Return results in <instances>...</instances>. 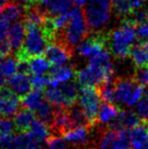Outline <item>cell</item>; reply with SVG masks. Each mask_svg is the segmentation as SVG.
<instances>
[{"mask_svg": "<svg viewBox=\"0 0 148 149\" xmlns=\"http://www.w3.org/2000/svg\"><path fill=\"white\" fill-rule=\"evenodd\" d=\"M26 29L24 45L15 53L17 60H28L45 54L48 45L54 41V37L45 29V26L24 24Z\"/></svg>", "mask_w": 148, "mask_h": 149, "instance_id": "1", "label": "cell"}, {"mask_svg": "<svg viewBox=\"0 0 148 149\" xmlns=\"http://www.w3.org/2000/svg\"><path fill=\"white\" fill-rule=\"evenodd\" d=\"M137 26L130 20L123 18L122 24L117 30L109 33V46L115 57L125 59L130 56V51L137 38Z\"/></svg>", "mask_w": 148, "mask_h": 149, "instance_id": "2", "label": "cell"}, {"mask_svg": "<svg viewBox=\"0 0 148 149\" xmlns=\"http://www.w3.org/2000/svg\"><path fill=\"white\" fill-rule=\"evenodd\" d=\"M91 33V30L86 22L83 10L77 7L73 8V15L69 24L61 31L56 33L55 39L60 40L74 50L75 46L79 45ZM54 39V40H55Z\"/></svg>", "mask_w": 148, "mask_h": 149, "instance_id": "3", "label": "cell"}, {"mask_svg": "<svg viewBox=\"0 0 148 149\" xmlns=\"http://www.w3.org/2000/svg\"><path fill=\"white\" fill-rule=\"evenodd\" d=\"M113 0H86L83 14L91 31H101L110 20Z\"/></svg>", "mask_w": 148, "mask_h": 149, "instance_id": "4", "label": "cell"}, {"mask_svg": "<svg viewBox=\"0 0 148 149\" xmlns=\"http://www.w3.org/2000/svg\"><path fill=\"white\" fill-rule=\"evenodd\" d=\"M45 96L53 106L70 108L76 104L79 91L74 82H65L48 87L45 91Z\"/></svg>", "mask_w": 148, "mask_h": 149, "instance_id": "5", "label": "cell"}, {"mask_svg": "<svg viewBox=\"0 0 148 149\" xmlns=\"http://www.w3.org/2000/svg\"><path fill=\"white\" fill-rule=\"evenodd\" d=\"M143 93V86L133 78H116L115 100L119 104L132 107L139 102Z\"/></svg>", "mask_w": 148, "mask_h": 149, "instance_id": "6", "label": "cell"}, {"mask_svg": "<svg viewBox=\"0 0 148 149\" xmlns=\"http://www.w3.org/2000/svg\"><path fill=\"white\" fill-rule=\"evenodd\" d=\"M101 100V97L97 88H94L93 86H81L79 89V106L85 113L91 126L97 125Z\"/></svg>", "mask_w": 148, "mask_h": 149, "instance_id": "7", "label": "cell"}, {"mask_svg": "<svg viewBox=\"0 0 148 149\" xmlns=\"http://www.w3.org/2000/svg\"><path fill=\"white\" fill-rule=\"evenodd\" d=\"M109 43V33L94 31L77 46V52L83 58L91 60L106 49Z\"/></svg>", "mask_w": 148, "mask_h": 149, "instance_id": "8", "label": "cell"}, {"mask_svg": "<svg viewBox=\"0 0 148 149\" xmlns=\"http://www.w3.org/2000/svg\"><path fill=\"white\" fill-rule=\"evenodd\" d=\"M76 80L81 86H99L101 83L108 79L115 78L114 75H111L99 65L89 62L88 66L76 71L75 73Z\"/></svg>", "mask_w": 148, "mask_h": 149, "instance_id": "9", "label": "cell"}, {"mask_svg": "<svg viewBox=\"0 0 148 149\" xmlns=\"http://www.w3.org/2000/svg\"><path fill=\"white\" fill-rule=\"evenodd\" d=\"M42 143L30 132L0 136V149H39Z\"/></svg>", "mask_w": 148, "mask_h": 149, "instance_id": "10", "label": "cell"}, {"mask_svg": "<svg viewBox=\"0 0 148 149\" xmlns=\"http://www.w3.org/2000/svg\"><path fill=\"white\" fill-rule=\"evenodd\" d=\"M72 48L60 40L55 39L48 45L45 51V57L53 65H64L73 56Z\"/></svg>", "mask_w": 148, "mask_h": 149, "instance_id": "11", "label": "cell"}, {"mask_svg": "<svg viewBox=\"0 0 148 149\" xmlns=\"http://www.w3.org/2000/svg\"><path fill=\"white\" fill-rule=\"evenodd\" d=\"M19 97L7 87L0 89V114L4 117L15 115L19 110Z\"/></svg>", "mask_w": 148, "mask_h": 149, "instance_id": "12", "label": "cell"}, {"mask_svg": "<svg viewBox=\"0 0 148 149\" xmlns=\"http://www.w3.org/2000/svg\"><path fill=\"white\" fill-rule=\"evenodd\" d=\"M32 86L33 85L28 75L22 74L19 72L9 77L6 82V87L9 88L16 96L20 98L26 96L31 91Z\"/></svg>", "mask_w": 148, "mask_h": 149, "instance_id": "13", "label": "cell"}, {"mask_svg": "<svg viewBox=\"0 0 148 149\" xmlns=\"http://www.w3.org/2000/svg\"><path fill=\"white\" fill-rule=\"evenodd\" d=\"M75 70L67 65H54L48 73L50 85H58L70 81L75 75Z\"/></svg>", "mask_w": 148, "mask_h": 149, "instance_id": "14", "label": "cell"}, {"mask_svg": "<svg viewBox=\"0 0 148 149\" xmlns=\"http://www.w3.org/2000/svg\"><path fill=\"white\" fill-rule=\"evenodd\" d=\"M139 123H140V119L136 113L129 110H120V113L116 120L110 124V128L115 130H130Z\"/></svg>", "mask_w": 148, "mask_h": 149, "instance_id": "15", "label": "cell"}, {"mask_svg": "<svg viewBox=\"0 0 148 149\" xmlns=\"http://www.w3.org/2000/svg\"><path fill=\"white\" fill-rule=\"evenodd\" d=\"M26 29L24 22H13L9 28V31L7 35V40L12 48V52H17L24 45V39H26Z\"/></svg>", "mask_w": 148, "mask_h": 149, "instance_id": "16", "label": "cell"}, {"mask_svg": "<svg viewBox=\"0 0 148 149\" xmlns=\"http://www.w3.org/2000/svg\"><path fill=\"white\" fill-rule=\"evenodd\" d=\"M148 140V124L140 122L130 129V144L132 149H145Z\"/></svg>", "mask_w": 148, "mask_h": 149, "instance_id": "17", "label": "cell"}, {"mask_svg": "<svg viewBox=\"0 0 148 149\" xmlns=\"http://www.w3.org/2000/svg\"><path fill=\"white\" fill-rule=\"evenodd\" d=\"M144 6V0H113V8L119 17H126Z\"/></svg>", "mask_w": 148, "mask_h": 149, "instance_id": "18", "label": "cell"}, {"mask_svg": "<svg viewBox=\"0 0 148 149\" xmlns=\"http://www.w3.org/2000/svg\"><path fill=\"white\" fill-rule=\"evenodd\" d=\"M2 17L8 22H16L19 19H24L26 14V8L15 2L8 1L3 4L1 10Z\"/></svg>", "mask_w": 148, "mask_h": 149, "instance_id": "19", "label": "cell"}, {"mask_svg": "<svg viewBox=\"0 0 148 149\" xmlns=\"http://www.w3.org/2000/svg\"><path fill=\"white\" fill-rule=\"evenodd\" d=\"M67 112L71 129H74V128L77 127H91L86 115H85V113L83 112V110L79 104L77 106L75 104L70 108H67Z\"/></svg>", "mask_w": 148, "mask_h": 149, "instance_id": "20", "label": "cell"}, {"mask_svg": "<svg viewBox=\"0 0 148 149\" xmlns=\"http://www.w3.org/2000/svg\"><path fill=\"white\" fill-rule=\"evenodd\" d=\"M37 119L36 114L30 110H22L15 114L13 123L15 126V130L20 133H26L30 131V128L34 121Z\"/></svg>", "mask_w": 148, "mask_h": 149, "instance_id": "21", "label": "cell"}, {"mask_svg": "<svg viewBox=\"0 0 148 149\" xmlns=\"http://www.w3.org/2000/svg\"><path fill=\"white\" fill-rule=\"evenodd\" d=\"M73 0H50V2L42 9L48 16H56L73 8Z\"/></svg>", "mask_w": 148, "mask_h": 149, "instance_id": "22", "label": "cell"}, {"mask_svg": "<svg viewBox=\"0 0 148 149\" xmlns=\"http://www.w3.org/2000/svg\"><path fill=\"white\" fill-rule=\"evenodd\" d=\"M89 127H77L67 131L63 135V138L67 143L74 145H84L88 140Z\"/></svg>", "mask_w": 148, "mask_h": 149, "instance_id": "23", "label": "cell"}, {"mask_svg": "<svg viewBox=\"0 0 148 149\" xmlns=\"http://www.w3.org/2000/svg\"><path fill=\"white\" fill-rule=\"evenodd\" d=\"M130 56L137 67L148 65V41L134 44L130 51Z\"/></svg>", "mask_w": 148, "mask_h": 149, "instance_id": "24", "label": "cell"}, {"mask_svg": "<svg viewBox=\"0 0 148 149\" xmlns=\"http://www.w3.org/2000/svg\"><path fill=\"white\" fill-rule=\"evenodd\" d=\"M44 102V93L42 89L34 88L22 98V104L24 109L35 112Z\"/></svg>", "mask_w": 148, "mask_h": 149, "instance_id": "25", "label": "cell"}, {"mask_svg": "<svg viewBox=\"0 0 148 149\" xmlns=\"http://www.w3.org/2000/svg\"><path fill=\"white\" fill-rule=\"evenodd\" d=\"M120 110L118 107H116L114 104H104L101 106L97 114V123L99 124H111L113 121H115L118 117Z\"/></svg>", "mask_w": 148, "mask_h": 149, "instance_id": "26", "label": "cell"}, {"mask_svg": "<svg viewBox=\"0 0 148 149\" xmlns=\"http://www.w3.org/2000/svg\"><path fill=\"white\" fill-rule=\"evenodd\" d=\"M97 90L101 95V100L108 104H114L115 100V91H116V77L115 78L108 79L97 86Z\"/></svg>", "mask_w": 148, "mask_h": 149, "instance_id": "27", "label": "cell"}, {"mask_svg": "<svg viewBox=\"0 0 148 149\" xmlns=\"http://www.w3.org/2000/svg\"><path fill=\"white\" fill-rule=\"evenodd\" d=\"M30 133L32 134L33 136H35L37 139H39L41 142L48 141V140L52 137L50 128L48 127L47 124H45L44 122L40 121V120H38V119L35 120L34 123L31 126Z\"/></svg>", "mask_w": 148, "mask_h": 149, "instance_id": "28", "label": "cell"}, {"mask_svg": "<svg viewBox=\"0 0 148 149\" xmlns=\"http://www.w3.org/2000/svg\"><path fill=\"white\" fill-rule=\"evenodd\" d=\"M31 68V74L33 75H44L46 72H49L51 69V63L46 57L38 56L28 59Z\"/></svg>", "mask_w": 148, "mask_h": 149, "instance_id": "29", "label": "cell"}, {"mask_svg": "<svg viewBox=\"0 0 148 149\" xmlns=\"http://www.w3.org/2000/svg\"><path fill=\"white\" fill-rule=\"evenodd\" d=\"M53 104H51L49 102H46L44 100L42 102V104L35 111V114L38 120L44 122L45 124H47L48 126L51 124L52 120L54 117V110H55V107H52Z\"/></svg>", "mask_w": 148, "mask_h": 149, "instance_id": "30", "label": "cell"}, {"mask_svg": "<svg viewBox=\"0 0 148 149\" xmlns=\"http://www.w3.org/2000/svg\"><path fill=\"white\" fill-rule=\"evenodd\" d=\"M124 18L125 19L130 20L135 26H140V24H143L148 22V10L146 8H144V6H143V7L133 11L132 13L129 14L128 16H126V17H124Z\"/></svg>", "mask_w": 148, "mask_h": 149, "instance_id": "31", "label": "cell"}, {"mask_svg": "<svg viewBox=\"0 0 148 149\" xmlns=\"http://www.w3.org/2000/svg\"><path fill=\"white\" fill-rule=\"evenodd\" d=\"M17 59H14L12 57H8L7 59L0 62V70L4 74L5 77H11L17 71Z\"/></svg>", "mask_w": 148, "mask_h": 149, "instance_id": "32", "label": "cell"}, {"mask_svg": "<svg viewBox=\"0 0 148 149\" xmlns=\"http://www.w3.org/2000/svg\"><path fill=\"white\" fill-rule=\"evenodd\" d=\"M135 113L141 122L148 123V96L145 95L139 100V102L136 104L135 107Z\"/></svg>", "mask_w": 148, "mask_h": 149, "instance_id": "33", "label": "cell"}, {"mask_svg": "<svg viewBox=\"0 0 148 149\" xmlns=\"http://www.w3.org/2000/svg\"><path fill=\"white\" fill-rule=\"evenodd\" d=\"M132 78L134 79L138 84L142 85V86L148 85V65L137 67V68L135 69Z\"/></svg>", "mask_w": 148, "mask_h": 149, "instance_id": "34", "label": "cell"}, {"mask_svg": "<svg viewBox=\"0 0 148 149\" xmlns=\"http://www.w3.org/2000/svg\"><path fill=\"white\" fill-rule=\"evenodd\" d=\"M15 126L14 123L8 118H1L0 119V136L10 135L13 133Z\"/></svg>", "mask_w": 148, "mask_h": 149, "instance_id": "35", "label": "cell"}, {"mask_svg": "<svg viewBox=\"0 0 148 149\" xmlns=\"http://www.w3.org/2000/svg\"><path fill=\"white\" fill-rule=\"evenodd\" d=\"M31 82L34 88L43 90V88L50 84V79L49 77L44 76V75H34L33 77H31Z\"/></svg>", "mask_w": 148, "mask_h": 149, "instance_id": "36", "label": "cell"}, {"mask_svg": "<svg viewBox=\"0 0 148 149\" xmlns=\"http://www.w3.org/2000/svg\"><path fill=\"white\" fill-rule=\"evenodd\" d=\"M47 143L48 147L50 149H68L66 142L63 141L60 137H57V136L51 137L47 141Z\"/></svg>", "mask_w": 148, "mask_h": 149, "instance_id": "37", "label": "cell"}, {"mask_svg": "<svg viewBox=\"0 0 148 149\" xmlns=\"http://www.w3.org/2000/svg\"><path fill=\"white\" fill-rule=\"evenodd\" d=\"M136 33H137V38H138L139 41L147 42L148 41V22L137 26Z\"/></svg>", "mask_w": 148, "mask_h": 149, "instance_id": "38", "label": "cell"}, {"mask_svg": "<svg viewBox=\"0 0 148 149\" xmlns=\"http://www.w3.org/2000/svg\"><path fill=\"white\" fill-rule=\"evenodd\" d=\"M9 24L6 19H4L3 17H0V41L6 39L9 31Z\"/></svg>", "mask_w": 148, "mask_h": 149, "instance_id": "39", "label": "cell"}, {"mask_svg": "<svg viewBox=\"0 0 148 149\" xmlns=\"http://www.w3.org/2000/svg\"><path fill=\"white\" fill-rule=\"evenodd\" d=\"M0 51L2 52L4 56H9L12 53V48L10 46L9 42H8L7 38L0 41Z\"/></svg>", "mask_w": 148, "mask_h": 149, "instance_id": "40", "label": "cell"}, {"mask_svg": "<svg viewBox=\"0 0 148 149\" xmlns=\"http://www.w3.org/2000/svg\"><path fill=\"white\" fill-rule=\"evenodd\" d=\"M10 1L15 2V3L24 6V8H28L32 5H35V0H10Z\"/></svg>", "mask_w": 148, "mask_h": 149, "instance_id": "41", "label": "cell"}, {"mask_svg": "<svg viewBox=\"0 0 148 149\" xmlns=\"http://www.w3.org/2000/svg\"><path fill=\"white\" fill-rule=\"evenodd\" d=\"M6 82H7V80H6V77L4 76V74L2 73V71L0 70V88H2V87H5Z\"/></svg>", "mask_w": 148, "mask_h": 149, "instance_id": "42", "label": "cell"}, {"mask_svg": "<svg viewBox=\"0 0 148 149\" xmlns=\"http://www.w3.org/2000/svg\"><path fill=\"white\" fill-rule=\"evenodd\" d=\"M73 1L77 6H82L86 3V0H73Z\"/></svg>", "mask_w": 148, "mask_h": 149, "instance_id": "43", "label": "cell"}, {"mask_svg": "<svg viewBox=\"0 0 148 149\" xmlns=\"http://www.w3.org/2000/svg\"><path fill=\"white\" fill-rule=\"evenodd\" d=\"M3 57H4V55H3V54H2V52L0 51V62H1V61H2V58H3Z\"/></svg>", "mask_w": 148, "mask_h": 149, "instance_id": "44", "label": "cell"}, {"mask_svg": "<svg viewBox=\"0 0 148 149\" xmlns=\"http://www.w3.org/2000/svg\"><path fill=\"white\" fill-rule=\"evenodd\" d=\"M9 0H0V3H2V4H4V3H6V2H8Z\"/></svg>", "mask_w": 148, "mask_h": 149, "instance_id": "45", "label": "cell"}, {"mask_svg": "<svg viewBox=\"0 0 148 149\" xmlns=\"http://www.w3.org/2000/svg\"><path fill=\"white\" fill-rule=\"evenodd\" d=\"M144 93H145V95H147V96H148V87H147L146 89H145V92H144Z\"/></svg>", "mask_w": 148, "mask_h": 149, "instance_id": "46", "label": "cell"}, {"mask_svg": "<svg viewBox=\"0 0 148 149\" xmlns=\"http://www.w3.org/2000/svg\"><path fill=\"white\" fill-rule=\"evenodd\" d=\"M145 149H148V140H147V143H146V145H145Z\"/></svg>", "mask_w": 148, "mask_h": 149, "instance_id": "47", "label": "cell"}, {"mask_svg": "<svg viewBox=\"0 0 148 149\" xmlns=\"http://www.w3.org/2000/svg\"><path fill=\"white\" fill-rule=\"evenodd\" d=\"M38 1H39V0H35V4H37V3H38Z\"/></svg>", "mask_w": 148, "mask_h": 149, "instance_id": "48", "label": "cell"}, {"mask_svg": "<svg viewBox=\"0 0 148 149\" xmlns=\"http://www.w3.org/2000/svg\"><path fill=\"white\" fill-rule=\"evenodd\" d=\"M1 10H2V7L0 6V13H1Z\"/></svg>", "mask_w": 148, "mask_h": 149, "instance_id": "49", "label": "cell"}, {"mask_svg": "<svg viewBox=\"0 0 148 149\" xmlns=\"http://www.w3.org/2000/svg\"><path fill=\"white\" fill-rule=\"evenodd\" d=\"M0 89H1V88H0Z\"/></svg>", "mask_w": 148, "mask_h": 149, "instance_id": "50", "label": "cell"}, {"mask_svg": "<svg viewBox=\"0 0 148 149\" xmlns=\"http://www.w3.org/2000/svg\"><path fill=\"white\" fill-rule=\"evenodd\" d=\"M91 149H92V148H91Z\"/></svg>", "mask_w": 148, "mask_h": 149, "instance_id": "51", "label": "cell"}, {"mask_svg": "<svg viewBox=\"0 0 148 149\" xmlns=\"http://www.w3.org/2000/svg\"><path fill=\"white\" fill-rule=\"evenodd\" d=\"M147 124H148V123H147Z\"/></svg>", "mask_w": 148, "mask_h": 149, "instance_id": "52", "label": "cell"}]
</instances>
